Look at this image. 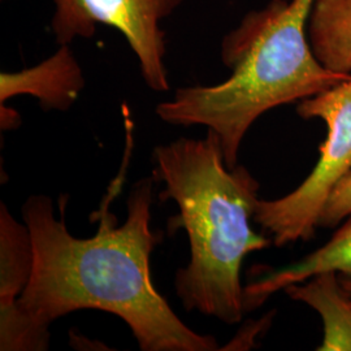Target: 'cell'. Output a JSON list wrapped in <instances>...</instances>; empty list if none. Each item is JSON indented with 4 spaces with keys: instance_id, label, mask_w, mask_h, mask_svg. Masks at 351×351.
I'll return each mask as SVG.
<instances>
[{
    "instance_id": "1",
    "label": "cell",
    "mask_w": 351,
    "mask_h": 351,
    "mask_svg": "<svg viewBox=\"0 0 351 351\" xmlns=\"http://www.w3.org/2000/svg\"><path fill=\"white\" fill-rule=\"evenodd\" d=\"M154 177L130 190L125 221L101 210L98 232L75 239L65 224L68 195L60 216L47 195H32L23 206L30 230L34 267L24 293L0 311V350L43 351L50 348V326L77 310H101L123 319L143 351H213L211 335L190 329L155 289L151 254L163 239L151 228Z\"/></svg>"
},
{
    "instance_id": "2",
    "label": "cell",
    "mask_w": 351,
    "mask_h": 351,
    "mask_svg": "<svg viewBox=\"0 0 351 351\" xmlns=\"http://www.w3.org/2000/svg\"><path fill=\"white\" fill-rule=\"evenodd\" d=\"M154 180L164 182L162 201L172 199L178 215L168 220L172 233L182 228L190 261L176 272L175 289L186 311L239 324L245 315L241 267L245 258L271 246L272 239L250 226L259 184L242 167L228 168L219 136L176 139L152 151Z\"/></svg>"
},
{
    "instance_id": "3",
    "label": "cell",
    "mask_w": 351,
    "mask_h": 351,
    "mask_svg": "<svg viewBox=\"0 0 351 351\" xmlns=\"http://www.w3.org/2000/svg\"><path fill=\"white\" fill-rule=\"evenodd\" d=\"M315 0H271L247 13L221 42L230 77L211 86L177 88L156 114L168 124L203 125L215 132L228 168L239 165L251 125L276 107L315 97L351 75L326 69L315 56L307 21Z\"/></svg>"
},
{
    "instance_id": "4",
    "label": "cell",
    "mask_w": 351,
    "mask_h": 351,
    "mask_svg": "<svg viewBox=\"0 0 351 351\" xmlns=\"http://www.w3.org/2000/svg\"><path fill=\"white\" fill-rule=\"evenodd\" d=\"M297 113L306 120H323L326 138L313 172L298 188L282 198L256 203L254 221L278 247L313 239L330 194L351 171V75L300 101Z\"/></svg>"
},
{
    "instance_id": "5",
    "label": "cell",
    "mask_w": 351,
    "mask_h": 351,
    "mask_svg": "<svg viewBox=\"0 0 351 351\" xmlns=\"http://www.w3.org/2000/svg\"><path fill=\"white\" fill-rule=\"evenodd\" d=\"M184 0H53L51 29L58 45L91 38L97 25L119 30L136 53L141 75L154 91H168L164 56L165 33L160 23Z\"/></svg>"
},
{
    "instance_id": "6",
    "label": "cell",
    "mask_w": 351,
    "mask_h": 351,
    "mask_svg": "<svg viewBox=\"0 0 351 351\" xmlns=\"http://www.w3.org/2000/svg\"><path fill=\"white\" fill-rule=\"evenodd\" d=\"M85 77L69 45H60L49 59L20 72L0 75V104L32 95L45 111H66L85 88Z\"/></svg>"
},
{
    "instance_id": "7",
    "label": "cell",
    "mask_w": 351,
    "mask_h": 351,
    "mask_svg": "<svg viewBox=\"0 0 351 351\" xmlns=\"http://www.w3.org/2000/svg\"><path fill=\"white\" fill-rule=\"evenodd\" d=\"M326 272H336L351 278V215L324 246L300 262L265 274L243 289L245 311L261 307L271 295L289 285L300 284Z\"/></svg>"
},
{
    "instance_id": "8",
    "label": "cell",
    "mask_w": 351,
    "mask_h": 351,
    "mask_svg": "<svg viewBox=\"0 0 351 351\" xmlns=\"http://www.w3.org/2000/svg\"><path fill=\"white\" fill-rule=\"evenodd\" d=\"M284 291L322 316L324 339L317 350L351 351V298L342 288L339 274H320L289 285Z\"/></svg>"
},
{
    "instance_id": "9",
    "label": "cell",
    "mask_w": 351,
    "mask_h": 351,
    "mask_svg": "<svg viewBox=\"0 0 351 351\" xmlns=\"http://www.w3.org/2000/svg\"><path fill=\"white\" fill-rule=\"evenodd\" d=\"M307 36L326 69L351 75V0H315Z\"/></svg>"
},
{
    "instance_id": "10",
    "label": "cell",
    "mask_w": 351,
    "mask_h": 351,
    "mask_svg": "<svg viewBox=\"0 0 351 351\" xmlns=\"http://www.w3.org/2000/svg\"><path fill=\"white\" fill-rule=\"evenodd\" d=\"M34 267V247L29 228L14 220L0 203V311L12 307L24 293Z\"/></svg>"
},
{
    "instance_id": "11",
    "label": "cell",
    "mask_w": 351,
    "mask_h": 351,
    "mask_svg": "<svg viewBox=\"0 0 351 351\" xmlns=\"http://www.w3.org/2000/svg\"><path fill=\"white\" fill-rule=\"evenodd\" d=\"M351 215V171L333 190L319 219V226H335Z\"/></svg>"
},
{
    "instance_id": "12",
    "label": "cell",
    "mask_w": 351,
    "mask_h": 351,
    "mask_svg": "<svg viewBox=\"0 0 351 351\" xmlns=\"http://www.w3.org/2000/svg\"><path fill=\"white\" fill-rule=\"evenodd\" d=\"M21 124V116L16 110L0 104V126L3 130L17 129Z\"/></svg>"
},
{
    "instance_id": "13",
    "label": "cell",
    "mask_w": 351,
    "mask_h": 351,
    "mask_svg": "<svg viewBox=\"0 0 351 351\" xmlns=\"http://www.w3.org/2000/svg\"><path fill=\"white\" fill-rule=\"evenodd\" d=\"M339 281H341L342 288L345 289V291L349 294V297L351 298V278H349V277L339 276Z\"/></svg>"
}]
</instances>
